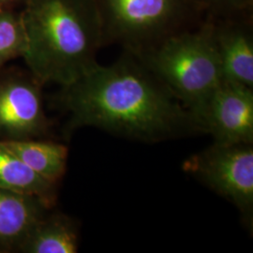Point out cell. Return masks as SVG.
<instances>
[{
    "label": "cell",
    "instance_id": "1",
    "mask_svg": "<svg viewBox=\"0 0 253 253\" xmlns=\"http://www.w3.org/2000/svg\"><path fill=\"white\" fill-rule=\"evenodd\" d=\"M56 101L70 115L65 132L83 126L155 142L199 131L190 112L140 59L124 51L61 86Z\"/></svg>",
    "mask_w": 253,
    "mask_h": 253
},
{
    "label": "cell",
    "instance_id": "2",
    "mask_svg": "<svg viewBox=\"0 0 253 253\" xmlns=\"http://www.w3.org/2000/svg\"><path fill=\"white\" fill-rule=\"evenodd\" d=\"M27 70L43 85L65 86L97 62L103 46L94 0H24Z\"/></svg>",
    "mask_w": 253,
    "mask_h": 253
},
{
    "label": "cell",
    "instance_id": "3",
    "mask_svg": "<svg viewBox=\"0 0 253 253\" xmlns=\"http://www.w3.org/2000/svg\"><path fill=\"white\" fill-rule=\"evenodd\" d=\"M138 56L190 112L198 126V118L208 100L223 82L208 18Z\"/></svg>",
    "mask_w": 253,
    "mask_h": 253
},
{
    "label": "cell",
    "instance_id": "4",
    "mask_svg": "<svg viewBox=\"0 0 253 253\" xmlns=\"http://www.w3.org/2000/svg\"><path fill=\"white\" fill-rule=\"evenodd\" d=\"M103 46L140 55L169 37L198 27L206 14L194 0H94Z\"/></svg>",
    "mask_w": 253,
    "mask_h": 253
},
{
    "label": "cell",
    "instance_id": "5",
    "mask_svg": "<svg viewBox=\"0 0 253 253\" xmlns=\"http://www.w3.org/2000/svg\"><path fill=\"white\" fill-rule=\"evenodd\" d=\"M184 169L235 205L250 223L253 215V145L213 144Z\"/></svg>",
    "mask_w": 253,
    "mask_h": 253
},
{
    "label": "cell",
    "instance_id": "6",
    "mask_svg": "<svg viewBox=\"0 0 253 253\" xmlns=\"http://www.w3.org/2000/svg\"><path fill=\"white\" fill-rule=\"evenodd\" d=\"M43 84L28 70L0 69V141L40 139L50 128Z\"/></svg>",
    "mask_w": 253,
    "mask_h": 253
},
{
    "label": "cell",
    "instance_id": "7",
    "mask_svg": "<svg viewBox=\"0 0 253 253\" xmlns=\"http://www.w3.org/2000/svg\"><path fill=\"white\" fill-rule=\"evenodd\" d=\"M200 130L218 145H253V88L223 81L210 97L198 121Z\"/></svg>",
    "mask_w": 253,
    "mask_h": 253
},
{
    "label": "cell",
    "instance_id": "8",
    "mask_svg": "<svg viewBox=\"0 0 253 253\" xmlns=\"http://www.w3.org/2000/svg\"><path fill=\"white\" fill-rule=\"evenodd\" d=\"M207 18L217 47L223 81L253 88V12Z\"/></svg>",
    "mask_w": 253,
    "mask_h": 253
},
{
    "label": "cell",
    "instance_id": "9",
    "mask_svg": "<svg viewBox=\"0 0 253 253\" xmlns=\"http://www.w3.org/2000/svg\"><path fill=\"white\" fill-rule=\"evenodd\" d=\"M50 208L36 196L0 188V253L18 252Z\"/></svg>",
    "mask_w": 253,
    "mask_h": 253
},
{
    "label": "cell",
    "instance_id": "10",
    "mask_svg": "<svg viewBox=\"0 0 253 253\" xmlns=\"http://www.w3.org/2000/svg\"><path fill=\"white\" fill-rule=\"evenodd\" d=\"M78 229L63 214H45L27 235L19 253H75L78 252Z\"/></svg>",
    "mask_w": 253,
    "mask_h": 253
},
{
    "label": "cell",
    "instance_id": "11",
    "mask_svg": "<svg viewBox=\"0 0 253 253\" xmlns=\"http://www.w3.org/2000/svg\"><path fill=\"white\" fill-rule=\"evenodd\" d=\"M13 154L34 172L57 184L63 177L69 150L67 146L40 139L2 141Z\"/></svg>",
    "mask_w": 253,
    "mask_h": 253
},
{
    "label": "cell",
    "instance_id": "12",
    "mask_svg": "<svg viewBox=\"0 0 253 253\" xmlns=\"http://www.w3.org/2000/svg\"><path fill=\"white\" fill-rule=\"evenodd\" d=\"M56 185L34 172L0 141V188L36 196L52 208Z\"/></svg>",
    "mask_w": 253,
    "mask_h": 253
},
{
    "label": "cell",
    "instance_id": "13",
    "mask_svg": "<svg viewBox=\"0 0 253 253\" xmlns=\"http://www.w3.org/2000/svg\"><path fill=\"white\" fill-rule=\"evenodd\" d=\"M27 35L21 12L0 8V69L10 60L23 57Z\"/></svg>",
    "mask_w": 253,
    "mask_h": 253
},
{
    "label": "cell",
    "instance_id": "14",
    "mask_svg": "<svg viewBox=\"0 0 253 253\" xmlns=\"http://www.w3.org/2000/svg\"><path fill=\"white\" fill-rule=\"evenodd\" d=\"M206 17L231 16L253 12V0H194Z\"/></svg>",
    "mask_w": 253,
    "mask_h": 253
},
{
    "label": "cell",
    "instance_id": "15",
    "mask_svg": "<svg viewBox=\"0 0 253 253\" xmlns=\"http://www.w3.org/2000/svg\"><path fill=\"white\" fill-rule=\"evenodd\" d=\"M24 0H0L1 9H14L16 6L23 4Z\"/></svg>",
    "mask_w": 253,
    "mask_h": 253
}]
</instances>
